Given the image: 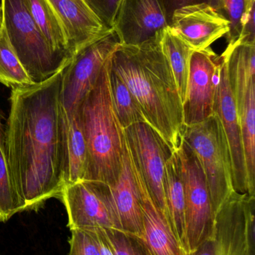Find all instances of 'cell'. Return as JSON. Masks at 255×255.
I'll return each mask as SVG.
<instances>
[{
  "mask_svg": "<svg viewBox=\"0 0 255 255\" xmlns=\"http://www.w3.org/2000/svg\"><path fill=\"white\" fill-rule=\"evenodd\" d=\"M61 70L46 82L11 89L5 149L25 211L60 199L65 187L67 121L61 104Z\"/></svg>",
  "mask_w": 255,
  "mask_h": 255,
  "instance_id": "1",
  "label": "cell"
},
{
  "mask_svg": "<svg viewBox=\"0 0 255 255\" xmlns=\"http://www.w3.org/2000/svg\"><path fill=\"white\" fill-rule=\"evenodd\" d=\"M163 32L138 46L120 44L111 70L127 85L148 124L177 151L185 127L184 109L162 47Z\"/></svg>",
  "mask_w": 255,
  "mask_h": 255,
  "instance_id": "2",
  "label": "cell"
},
{
  "mask_svg": "<svg viewBox=\"0 0 255 255\" xmlns=\"http://www.w3.org/2000/svg\"><path fill=\"white\" fill-rule=\"evenodd\" d=\"M111 62L112 59L103 67L77 112L88 150L83 181L108 185L113 184L119 176L125 148V132L117 116L111 94Z\"/></svg>",
  "mask_w": 255,
  "mask_h": 255,
  "instance_id": "3",
  "label": "cell"
},
{
  "mask_svg": "<svg viewBox=\"0 0 255 255\" xmlns=\"http://www.w3.org/2000/svg\"><path fill=\"white\" fill-rule=\"evenodd\" d=\"M2 25L9 43L34 84L46 82L68 61L57 55L31 17L25 0H1Z\"/></svg>",
  "mask_w": 255,
  "mask_h": 255,
  "instance_id": "4",
  "label": "cell"
},
{
  "mask_svg": "<svg viewBox=\"0 0 255 255\" xmlns=\"http://www.w3.org/2000/svg\"><path fill=\"white\" fill-rule=\"evenodd\" d=\"M182 138L202 165L216 216L235 190L230 150L221 122L214 114L199 124L184 127Z\"/></svg>",
  "mask_w": 255,
  "mask_h": 255,
  "instance_id": "5",
  "label": "cell"
},
{
  "mask_svg": "<svg viewBox=\"0 0 255 255\" xmlns=\"http://www.w3.org/2000/svg\"><path fill=\"white\" fill-rule=\"evenodd\" d=\"M255 196L233 191L215 217L214 233L187 255H255Z\"/></svg>",
  "mask_w": 255,
  "mask_h": 255,
  "instance_id": "6",
  "label": "cell"
},
{
  "mask_svg": "<svg viewBox=\"0 0 255 255\" xmlns=\"http://www.w3.org/2000/svg\"><path fill=\"white\" fill-rule=\"evenodd\" d=\"M224 52L242 131L249 195L255 196V45L228 46Z\"/></svg>",
  "mask_w": 255,
  "mask_h": 255,
  "instance_id": "7",
  "label": "cell"
},
{
  "mask_svg": "<svg viewBox=\"0 0 255 255\" xmlns=\"http://www.w3.org/2000/svg\"><path fill=\"white\" fill-rule=\"evenodd\" d=\"M177 152L181 161L185 196L186 234L189 254L212 236L216 216L202 165L183 138Z\"/></svg>",
  "mask_w": 255,
  "mask_h": 255,
  "instance_id": "8",
  "label": "cell"
},
{
  "mask_svg": "<svg viewBox=\"0 0 255 255\" xmlns=\"http://www.w3.org/2000/svg\"><path fill=\"white\" fill-rule=\"evenodd\" d=\"M120 44L118 36L112 30L78 51L61 70V100L67 121L78 112Z\"/></svg>",
  "mask_w": 255,
  "mask_h": 255,
  "instance_id": "9",
  "label": "cell"
},
{
  "mask_svg": "<svg viewBox=\"0 0 255 255\" xmlns=\"http://www.w3.org/2000/svg\"><path fill=\"white\" fill-rule=\"evenodd\" d=\"M60 199L67 211L70 230L103 228L123 231L108 184L91 181L66 184Z\"/></svg>",
  "mask_w": 255,
  "mask_h": 255,
  "instance_id": "10",
  "label": "cell"
},
{
  "mask_svg": "<svg viewBox=\"0 0 255 255\" xmlns=\"http://www.w3.org/2000/svg\"><path fill=\"white\" fill-rule=\"evenodd\" d=\"M124 132L133 161L151 199L169 222L163 178L166 161L173 151L160 133L147 123L130 126Z\"/></svg>",
  "mask_w": 255,
  "mask_h": 255,
  "instance_id": "11",
  "label": "cell"
},
{
  "mask_svg": "<svg viewBox=\"0 0 255 255\" xmlns=\"http://www.w3.org/2000/svg\"><path fill=\"white\" fill-rule=\"evenodd\" d=\"M220 56L211 47L194 51L190 59L185 100L184 127L199 124L214 115L220 72Z\"/></svg>",
  "mask_w": 255,
  "mask_h": 255,
  "instance_id": "12",
  "label": "cell"
},
{
  "mask_svg": "<svg viewBox=\"0 0 255 255\" xmlns=\"http://www.w3.org/2000/svg\"><path fill=\"white\" fill-rule=\"evenodd\" d=\"M220 72L214 103V114L217 115L227 138L232 160L233 185L235 191L249 195V183L244 142L239 117L237 112L228 73V57L220 55Z\"/></svg>",
  "mask_w": 255,
  "mask_h": 255,
  "instance_id": "13",
  "label": "cell"
},
{
  "mask_svg": "<svg viewBox=\"0 0 255 255\" xmlns=\"http://www.w3.org/2000/svg\"><path fill=\"white\" fill-rule=\"evenodd\" d=\"M169 27L161 0H122L113 30L120 43L138 46Z\"/></svg>",
  "mask_w": 255,
  "mask_h": 255,
  "instance_id": "14",
  "label": "cell"
},
{
  "mask_svg": "<svg viewBox=\"0 0 255 255\" xmlns=\"http://www.w3.org/2000/svg\"><path fill=\"white\" fill-rule=\"evenodd\" d=\"M169 27L194 51L208 49L229 31V22L208 4L186 6L175 10Z\"/></svg>",
  "mask_w": 255,
  "mask_h": 255,
  "instance_id": "15",
  "label": "cell"
},
{
  "mask_svg": "<svg viewBox=\"0 0 255 255\" xmlns=\"http://www.w3.org/2000/svg\"><path fill=\"white\" fill-rule=\"evenodd\" d=\"M67 37L72 56L82 48L109 34L108 28L85 0H48Z\"/></svg>",
  "mask_w": 255,
  "mask_h": 255,
  "instance_id": "16",
  "label": "cell"
},
{
  "mask_svg": "<svg viewBox=\"0 0 255 255\" xmlns=\"http://www.w3.org/2000/svg\"><path fill=\"white\" fill-rule=\"evenodd\" d=\"M130 157L133 175L139 189L143 226L142 240L148 251L151 255H187L177 239L169 220L151 199L131 154Z\"/></svg>",
  "mask_w": 255,
  "mask_h": 255,
  "instance_id": "17",
  "label": "cell"
},
{
  "mask_svg": "<svg viewBox=\"0 0 255 255\" xmlns=\"http://www.w3.org/2000/svg\"><path fill=\"white\" fill-rule=\"evenodd\" d=\"M109 186L123 231L142 239L143 226L139 189L133 175L131 157L126 137L121 172L116 181Z\"/></svg>",
  "mask_w": 255,
  "mask_h": 255,
  "instance_id": "18",
  "label": "cell"
},
{
  "mask_svg": "<svg viewBox=\"0 0 255 255\" xmlns=\"http://www.w3.org/2000/svg\"><path fill=\"white\" fill-rule=\"evenodd\" d=\"M163 188L169 223L177 239L187 255L188 246L186 234L185 196L181 161L177 151H173L166 161Z\"/></svg>",
  "mask_w": 255,
  "mask_h": 255,
  "instance_id": "19",
  "label": "cell"
},
{
  "mask_svg": "<svg viewBox=\"0 0 255 255\" xmlns=\"http://www.w3.org/2000/svg\"><path fill=\"white\" fill-rule=\"evenodd\" d=\"M27 7L52 50L67 61L73 58L62 25L48 0H25Z\"/></svg>",
  "mask_w": 255,
  "mask_h": 255,
  "instance_id": "20",
  "label": "cell"
},
{
  "mask_svg": "<svg viewBox=\"0 0 255 255\" xmlns=\"http://www.w3.org/2000/svg\"><path fill=\"white\" fill-rule=\"evenodd\" d=\"M65 184L83 181L86 172L88 150L79 113L67 123ZM65 184V185H66Z\"/></svg>",
  "mask_w": 255,
  "mask_h": 255,
  "instance_id": "21",
  "label": "cell"
},
{
  "mask_svg": "<svg viewBox=\"0 0 255 255\" xmlns=\"http://www.w3.org/2000/svg\"><path fill=\"white\" fill-rule=\"evenodd\" d=\"M162 47L170 66L182 103L185 100L190 73V59L194 52L182 39L168 27L162 37Z\"/></svg>",
  "mask_w": 255,
  "mask_h": 255,
  "instance_id": "22",
  "label": "cell"
},
{
  "mask_svg": "<svg viewBox=\"0 0 255 255\" xmlns=\"http://www.w3.org/2000/svg\"><path fill=\"white\" fill-rule=\"evenodd\" d=\"M24 211L10 175L6 154L4 128L0 116V222L5 223L14 214Z\"/></svg>",
  "mask_w": 255,
  "mask_h": 255,
  "instance_id": "23",
  "label": "cell"
},
{
  "mask_svg": "<svg viewBox=\"0 0 255 255\" xmlns=\"http://www.w3.org/2000/svg\"><path fill=\"white\" fill-rule=\"evenodd\" d=\"M109 85L114 108L124 129L139 123H147L135 97L124 82L110 70Z\"/></svg>",
  "mask_w": 255,
  "mask_h": 255,
  "instance_id": "24",
  "label": "cell"
},
{
  "mask_svg": "<svg viewBox=\"0 0 255 255\" xmlns=\"http://www.w3.org/2000/svg\"><path fill=\"white\" fill-rule=\"evenodd\" d=\"M0 82L11 89L34 85L9 43L3 25L0 28Z\"/></svg>",
  "mask_w": 255,
  "mask_h": 255,
  "instance_id": "25",
  "label": "cell"
},
{
  "mask_svg": "<svg viewBox=\"0 0 255 255\" xmlns=\"http://www.w3.org/2000/svg\"><path fill=\"white\" fill-rule=\"evenodd\" d=\"M115 255H151L142 238L115 229H105Z\"/></svg>",
  "mask_w": 255,
  "mask_h": 255,
  "instance_id": "26",
  "label": "cell"
},
{
  "mask_svg": "<svg viewBox=\"0 0 255 255\" xmlns=\"http://www.w3.org/2000/svg\"><path fill=\"white\" fill-rule=\"evenodd\" d=\"M246 12V0H223L221 13L229 22V31L226 34L229 47L235 46L239 40Z\"/></svg>",
  "mask_w": 255,
  "mask_h": 255,
  "instance_id": "27",
  "label": "cell"
},
{
  "mask_svg": "<svg viewBox=\"0 0 255 255\" xmlns=\"http://www.w3.org/2000/svg\"><path fill=\"white\" fill-rule=\"evenodd\" d=\"M69 255H101L91 229H72Z\"/></svg>",
  "mask_w": 255,
  "mask_h": 255,
  "instance_id": "28",
  "label": "cell"
},
{
  "mask_svg": "<svg viewBox=\"0 0 255 255\" xmlns=\"http://www.w3.org/2000/svg\"><path fill=\"white\" fill-rule=\"evenodd\" d=\"M122 0H85L108 28L113 29L117 12Z\"/></svg>",
  "mask_w": 255,
  "mask_h": 255,
  "instance_id": "29",
  "label": "cell"
},
{
  "mask_svg": "<svg viewBox=\"0 0 255 255\" xmlns=\"http://www.w3.org/2000/svg\"><path fill=\"white\" fill-rule=\"evenodd\" d=\"M255 0H252L247 5L241 36L236 44L255 45Z\"/></svg>",
  "mask_w": 255,
  "mask_h": 255,
  "instance_id": "30",
  "label": "cell"
},
{
  "mask_svg": "<svg viewBox=\"0 0 255 255\" xmlns=\"http://www.w3.org/2000/svg\"><path fill=\"white\" fill-rule=\"evenodd\" d=\"M161 1L166 10L169 24L174 11L186 6L205 3L212 6L220 13L223 9V0H161Z\"/></svg>",
  "mask_w": 255,
  "mask_h": 255,
  "instance_id": "31",
  "label": "cell"
},
{
  "mask_svg": "<svg viewBox=\"0 0 255 255\" xmlns=\"http://www.w3.org/2000/svg\"><path fill=\"white\" fill-rule=\"evenodd\" d=\"M90 229L94 232L101 255H115L112 242L106 233V229L103 228Z\"/></svg>",
  "mask_w": 255,
  "mask_h": 255,
  "instance_id": "32",
  "label": "cell"
},
{
  "mask_svg": "<svg viewBox=\"0 0 255 255\" xmlns=\"http://www.w3.org/2000/svg\"><path fill=\"white\" fill-rule=\"evenodd\" d=\"M2 7H1V4L0 3V28L2 25Z\"/></svg>",
  "mask_w": 255,
  "mask_h": 255,
  "instance_id": "33",
  "label": "cell"
},
{
  "mask_svg": "<svg viewBox=\"0 0 255 255\" xmlns=\"http://www.w3.org/2000/svg\"><path fill=\"white\" fill-rule=\"evenodd\" d=\"M252 0H246V2H247V5H248L249 4H250V1H251Z\"/></svg>",
  "mask_w": 255,
  "mask_h": 255,
  "instance_id": "34",
  "label": "cell"
},
{
  "mask_svg": "<svg viewBox=\"0 0 255 255\" xmlns=\"http://www.w3.org/2000/svg\"></svg>",
  "mask_w": 255,
  "mask_h": 255,
  "instance_id": "35",
  "label": "cell"
}]
</instances>
